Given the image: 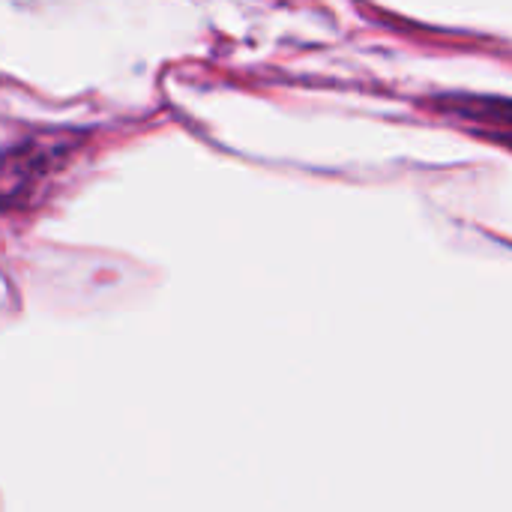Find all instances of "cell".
Wrapping results in <instances>:
<instances>
[{
  "label": "cell",
  "mask_w": 512,
  "mask_h": 512,
  "mask_svg": "<svg viewBox=\"0 0 512 512\" xmlns=\"http://www.w3.org/2000/svg\"><path fill=\"white\" fill-rule=\"evenodd\" d=\"M444 108L465 120L492 123L498 129H512V99H486V96H468V99H447Z\"/></svg>",
  "instance_id": "cell-1"
}]
</instances>
